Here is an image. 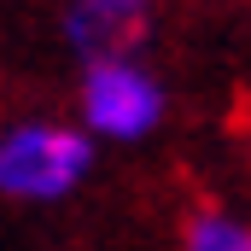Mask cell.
Masks as SVG:
<instances>
[{
  "label": "cell",
  "mask_w": 251,
  "mask_h": 251,
  "mask_svg": "<svg viewBox=\"0 0 251 251\" xmlns=\"http://www.w3.org/2000/svg\"><path fill=\"white\" fill-rule=\"evenodd\" d=\"M100 140L76 117H18L0 128V199L47 210L88 187Z\"/></svg>",
  "instance_id": "obj_1"
},
{
  "label": "cell",
  "mask_w": 251,
  "mask_h": 251,
  "mask_svg": "<svg viewBox=\"0 0 251 251\" xmlns=\"http://www.w3.org/2000/svg\"><path fill=\"white\" fill-rule=\"evenodd\" d=\"M170 117V88L140 53L94 59L76 76V123L100 146H140Z\"/></svg>",
  "instance_id": "obj_2"
},
{
  "label": "cell",
  "mask_w": 251,
  "mask_h": 251,
  "mask_svg": "<svg viewBox=\"0 0 251 251\" xmlns=\"http://www.w3.org/2000/svg\"><path fill=\"white\" fill-rule=\"evenodd\" d=\"M181 251H251V216L228 204H199L181 222Z\"/></svg>",
  "instance_id": "obj_3"
},
{
  "label": "cell",
  "mask_w": 251,
  "mask_h": 251,
  "mask_svg": "<svg viewBox=\"0 0 251 251\" xmlns=\"http://www.w3.org/2000/svg\"><path fill=\"white\" fill-rule=\"evenodd\" d=\"M76 6H105V12H128V18H152L158 0H76Z\"/></svg>",
  "instance_id": "obj_4"
}]
</instances>
